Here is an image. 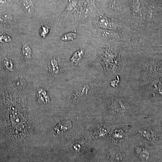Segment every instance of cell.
I'll use <instances>...</instances> for the list:
<instances>
[{
	"mask_svg": "<svg viewBox=\"0 0 162 162\" xmlns=\"http://www.w3.org/2000/svg\"><path fill=\"white\" fill-rule=\"evenodd\" d=\"M22 53H23L24 58L26 60H29L32 58V51L31 49L28 45L26 44L23 45L22 47Z\"/></svg>",
	"mask_w": 162,
	"mask_h": 162,
	"instance_id": "6da1fadb",
	"label": "cell"
},
{
	"mask_svg": "<svg viewBox=\"0 0 162 162\" xmlns=\"http://www.w3.org/2000/svg\"><path fill=\"white\" fill-rule=\"evenodd\" d=\"M49 68L50 71L52 73H57L59 71L58 68V62L55 60V59H52L50 60L48 63Z\"/></svg>",
	"mask_w": 162,
	"mask_h": 162,
	"instance_id": "7a4b0ae2",
	"label": "cell"
},
{
	"mask_svg": "<svg viewBox=\"0 0 162 162\" xmlns=\"http://www.w3.org/2000/svg\"><path fill=\"white\" fill-rule=\"evenodd\" d=\"M76 37V34L73 32H69V33H67L66 35L61 37V40L64 42L66 41H71V40H74Z\"/></svg>",
	"mask_w": 162,
	"mask_h": 162,
	"instance_id": "3957f363",
	"label": "cell"
},
{
	"mask_svg": "<svg viewBox=\"0 0 162 162\" xmlns=\"http://www.w3.org/2000/svg\"><path fill=\"white\" fill-rule=\"evenodd\" d=\"M82 55H83V52H82V51H77V52H76V53L74 54V55L73 56L72 58H71V61L76 63L78 61V60L80 59L81 57L82 56Z\"/></svg>",
	"mask_w": 162,
	"mask_h": 162,
	"instance_id": "277c9868",
	"label": "cell"
},
{
	"mask_svg": "<svg viewBox=\"0 0 162 162\" xmlns=\"http://www.w3.org/2000/svg\"><path fill=\"white\" fill-rule=\"evenodd\" d=\"M12 40L11 37L6 34H0V42H9Z\"/></svg>",
	"mask_w": 162,
	"mask_h": 162,
	"instance_id": "5b68a950",
	"label": "cell"
},
{
	"mask_svg": "<svg viewBox=\"0 0 162 162\" xmlns=\"http://www.w3.org/2000/svg\"><path fill=\"white\" fill-rule=\"evenodd\" d=\"M4 65H5L6 67V68L7 69L10 70H12L13 68V65L12 63L10 60H9L7 58H6L5 60H4Z\"/></svg>",
	"mask_w": 162,
	"mask_h": 162,
	"instance_id": "8992f818",
	"label": "cell"
},
{
	"mask_svg": "<svg viewBox=\"0 0 162 162\" xmlns=\"http://www.w3.org/2000/svg\"><path fill=\"white\" fill-rule=\"evenodd\" d=\"M40 34L42 37L47 35L49 32L48 29L47 27L42 26L40 30Z\"/></svg>",
	"mask_w": 162,
	"mask_h": 162,
	"instance_id": "52a82bcc",
	"label": "cell"
},
{
	"mask_svg": "<svg viewBox=\"0 0 162 162\" xmlns=\"http://www.w3.org/2000/svg\"><path fill=\"white\" fill-rule=\"evenodd\" d=\"M7 0H0V5H4L6 4Z\"/></svg>",
	"mask_w": 162,
	"mask_h": 162,
	"instance_id": "ba28073f",
	"label": "cell"
}]
</instances>
